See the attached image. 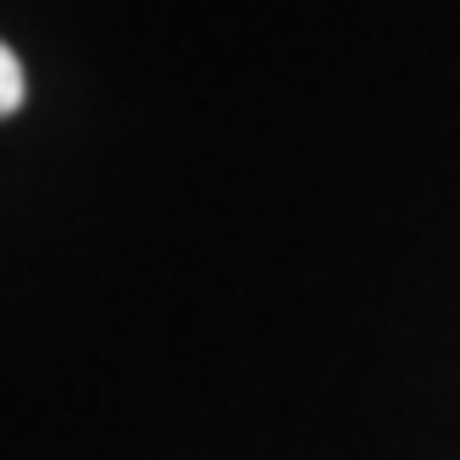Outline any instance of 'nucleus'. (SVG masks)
<instances>
[{"mask_svg":"<svg viewBox=\"0 0 460 460\" xmlns=\"http://www.w3.org/2000/svg\"><path fill=\"white\" fill-rule=\"evenodd\" d=\"M22 101H28V78H22L17 50L6 45V50H0V111L17 117V111H22Z\"/></svg>","mask_w":460,"mask_h":460,"instance_id":"1","label":"nucleus"}]
</instances>
